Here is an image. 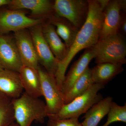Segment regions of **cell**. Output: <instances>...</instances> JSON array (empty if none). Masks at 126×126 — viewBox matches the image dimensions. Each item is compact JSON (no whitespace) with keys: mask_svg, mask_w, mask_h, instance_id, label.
<instances>
[{"mask_svg":"<svg viewBox=\"0 0 126 126\" xmlns=\"http://www.w3.org/2000/svg\"><path fill=\"white\" fill-rule=\"evenodd\" d=\"M89 11L86 22L79 31L74 42L69 49L67 55L59 63L55 79L59 87L61 86L65 73L71 61L79 51L93 47L100 38L103 21V13L97 0H88Z\"/></svg>","mask_w":126,"mask_h":126,"instance_id":"cell-1","label":"cell"},{"mask_svg":"<svg viewBox=\"0 0 126 126\" xmlns=\"http://www.w3.org/2000/svg\"><path fill=\"white\" fill-rule=\"evenodd\" d=\"M12 103L15 120L20 126H31L34 120L43 123L47 117L46 103L25 92L18 98L12 99Z\"/></svg>","mask_w":126,"mask_h":126,"instance_id":"cell-2","label":"cell"},{"mask_svg":"<svg viewBox=\"0 0 126 126\" xmlns=\"http://www.w3.org/2000/svg\"><path fill=\"white\" fill-rule=\"evenodd\" d=\"M95 62L121 64L126 63V42L125 36L119 33L99 39L93 46Z\"/></svg>","mask_w":126,"mask_h":126,"instance_id":"cell-3","label":"cell"},{"mask_svg":"<svg viewBox=\"0 0 126 126\" xmlns=\"http://www.w3.org/2000/svg\"><path fill=\"white\" fill-rule=\"evenodd\" d=\"M104 87L105 86L102 84H94L83 94L77 97L69 103L64 104L59 113L53 117L60 119L79 118L81 115L86 113L94 104L103 99V97L98 92Z\"/></svg>","mask_w":126,"mask_h":126,"instance_id":"cell-4","label":"cell"},{"mask_svg":"<svg viewBox=\"0 0 126 126\" xmlns=\"http://www.w3.org/2000/svg\"><path fill=\"white\" fill-rule=\"evenodd\" d=\"M42 96L46 101L47 117L56 116L64 105L63 96L56 83L55 77L50 75L39 65Z\"/></svg>","mask_w":126,"mask_h":126,"instance_id":"cell-5","label":"cell"},{"mask_svg":"<svg viewBox=\"0 0 126 126\" xmlns=\"http://www.w3.org/2000/svg\"><path fill=\"white\" fill-rule=\"evenodd\" d=\"M55 15L65 18L80 30L86 22L89 11L88 0H55Z\"/></svg>","mask_w":126,"mask_h":126,"instance_id":"cell-6","label":"cell"},{"mask_svg":"<svg viewBox=\"0 0 126 126\" xmlns=\"http://www.w3.org/2000/svg\"><path fill=\"white\" fill-rule=\"evenodd\" d=\"M29 29L39 63H40L48 73L55 77L58 68L59 62L44 38L41 25H36Z\"/></svg>","mask_w":126,"mask_h":126,"instance_id":"cell-7","label":"cell"},{"mask_svg":"<svg viewBox=\"0 0 126 126\" xmlns=\"http://www.w3.org/2000/svg\"><path fill=\"white\" fill-rule=\"evenodd\" d=\"M43 19L28 17L21 10H6L0 12V34L27 29L43 23Z\"/></svg>","mask_w":126,"mask_h":126,"instance_id":"cell-8","label":"cell"},{"mask_svg":"<svg viewBox=\"0 0 126 126\" xmlns=\"http://www.w3.org/2000/svg\"><path fill=\"white\" fill-rule=\"evenodd\" d=\"M14 38L23 65L37 70L38 60L30 31L24 29L16 32Z\"/></svg>","mask_w":126,"mask_h":126,"instance_id":"cell-9","label":"cell"},{"mask_svg":"<svg viewBox=\"0 0 126 126\" xmlns=\"http://www.w3.org/2000/svg\"><path fill=\"white\" fill-rule=\"evenodd\" d=\"M14 38L0 34V63L4 69L19 73L23 65Z\"/></svg>","mask_w":126,"mask_h":126,"instance_id":"cell-10","label":"cell"},{"mask_svg":"<svg viewBox=\"0 0 126 126\" xmlns=\"http://www.w3.org/2000/svg\"><path fill=\"white\" fill-rule=\"evenodd\" d=\"M122 11L121 0H110L103 11V23L99 39L119 33L123 14Z\"/></svg>","mask_w":126,"mask_h":126,"instance_id":"cell-11","label":"cell"},{"mask_svg":"<svg viewBox=\"0 0 126 126\" xmlns=\"http://www.w3.org/2000/svg\"><path fill=\"white\" fill-rule=\"evenodd\" d=\"M94 56L95 52L93 46L87 48L73 63L65 75L61 86V90L63 95L70 90L75 81L89 67V63L94 58Z\"/></svg>","mask_w":126,"mask_h":126,"instance_id":"cell-12","label":"cell"},{"mask_svg":"<svg viewBox=\"0 0 126 126\" xmlns=\"http://www.w3.org/2000/svg\"><path fill=\"white\" fill-rule=\"evenodd\" d=\"M54 1L49 0H11V10L28 9L34 16L45 17L48 20L54 15Z\"/></svg>","mask_w":126,"mask_h":126,"instance_id":"cell-13","label":"cell"},{"mask_svg":"<svg viewBox=\"0 0 126 126\" xmlns=\"http://www.w3.org/2000/svg\"><path fill=\"white\" fill-rule=\"evenodd\" d=\"M43 36L53 54L59 63L63 61L67 55L69 49L58 35L55 27L47 21L41 25Z\"/></svg>","mask_w":126,"mask_h":126,"instance_id":"cell-14","label":"cell"},{"mask_svg":"<svg viewBox=\"0 0 126 126\" xmlns=\"http://www.w3.org/2000/svg\"><path fill=\"white\" fill-rule=\"evenodd\" d=\"M23 88L19 73L4 69L0 71V92L11 99L19 97Z\"/></svg>","mask_w":126,"mask_h":126,"instance_id":"cell-15","label":"cell"},{"mask_svg":"<svg viewBox=\"0 0 126 126\" xmlns=\"http://www.w3.org/2000/svg\"><path fill=\"white\" fill-rule=\"evenodd\" d=\"M19 73L25 92L35 97L42 96L40 78L38 70L23 65Z\"/></svg>","mask_w":126,"mask_h":126,"instance_id":"cell-16","label":"cell"},{"mask_svg":"<svg viewBox=\"0 0 126 126\" xmlns=\"http://www.w3.org/2000/svg\"><path fill=\"white\" fill-rule=\"evenodd\" d=\"M124 69L123 64L115 63L98 64L91 68V77L94 83L105 85Z\"/></svg>","mask_w":126,"mask_h":126,"instance_id":"cell-17","label":"cell"},{"mask_svg":"<svg viewBox=\"0 0 126 126\" xmlns=\"http://www.w3.org/2000/svg\"><path fill=\"white\" fill-rule=\"evenodd\" d=\"M47 21L53 25L58 35L63 39L69 49L74 42L79 30L65 18L52 16Z\"/></svg>","mask_w":126,"mask_h":126,"instance_id":"cell-18","label":"cell"},{"mask_svg":"<svg viewBox=\"0 0 126 126\" xmlns=\"http://www.w3.org/2000/svg\"><path fill=\"white\" fill-rule=\"evenodd\" d=\"M112 99V97L108 96L94 104L85 113L84 120L81 123L83 126H97L108 113Z\"/></svg>","mask_w":126,"mask_h":126,"instance_id":"cell-19","label":"cell"},{"mask_svg":"<svg viewBox=\"0 0 126 126\" xmlns=\"http://www.w3.org/2000/svg\"><path fill=\"white\" fill-rule=\"evenodd\" d=\"M94 84L91 77V68L88 67L75 81L70 90L63 95L64 104L69 103L83 94Z\"/></svg>","mask_w":126,"mask_h":126,"instance_id":"cell-20","label":"cell"},{"mask_svg":"<svg viewBox=\"0 0 126 126\" xmlns=\"http://www.w3.org/2000/svg\"><path fill=\"white\" fill-rule=\"evenodd\" d=\"M12 99L0 92V126H7L15 120Z\"/></svg>","mask_w":126,"mask_h":126,"instance_id":"cell-21","label":"cell"},{"mask_svg":"<svg viewBox=\"0 0 126 126\" xmlns=\"http://www.w3.org/2000/svg\"><path fill=\"white\" fill-rule=\"evenodd\" d=\"M107 121L101 126H109L115 122L126 123V105L123 106L118 105L112 101L108 113Z\"/></svg>","mask_w":126,"mask_h":126,"instance_id":"cell-22","label":"cell"},{"mask_svg":"<svg viewBox=\"0 0 126 126\" xmlns=\"http://www.w3.org/2000/svg\"><path fill=\"white\" fill-rule=\"evenodd\" d=\"M47 126H83L79 118L60 119L55 117H49Z\"/></svg>","mask_w":126,"mask_h":126,"instance_id":"cell-23","label":"cell"},{"mask_svg":"<svg viewBox=\"0 0 126 126\" xmlns=\"http://www.w3.org/2000/svg\"><path fill=\"white\" fill-rule=\"evenodd\" d=\"M125 13L123 14L122 17L120 27H119V33L123 36H125L126 34V19Z\"/></svg>","mask_w":126,"mask_h":126,"instance_id":"cell-24","label":"cell"},{"mask_svg":"<svg viewBox=\"0 0 126 126\" xmlns=\"http://www.w3.org/2000/svg\"><path fill=\"white\" fill-rule=\"evenodd\" d=\"M97 1L99 4L101 10L103 12L108 5L110 0H97Z\"/></svg>","mask_w":126,"mask_h":126,"instance_id":"cell-25","label":"cell"},{"mask_svg":"<svg viewBox=\"0 0 126 126\" xmlns=\"http://www.w3.org/2000/svg\"><path fill=\"white\" fill-rule=\"evenodd\" d=\"M11 0H0V7L5 5H9Z\"/></svg>","mask_w":126,"mask_h":126,"instance_id":"cell-26","label":"cell"},{"mask_svg":"<svg viewBox=\"0 0 126 126\" xmlns=\"http://www.w3.org/2000/svg\"><path fill=\"white\" fill-rule=\"evenodd\" d=\"M7 126H20L19 125L16 123H15V122H13L12 123L10 124H9Z\"/></svg>","mask_w":126,"mask_h":126,"instance_id":"cell-27","label":"cell"},{"mask_svg":"<svg viewBox=\"0 0 126 126\" xmlns=\"http://www.w3.org/2000/svg\"><path fill=\"white\" fill-rule=\"evenodd\" d=\"M4 69L3 68V66H2L1 63H0V71H1Z\"/></svg>","mask_w":126,"mask_h":126,"instance_id":"cell-28","label":"cell"}]
</instances>
